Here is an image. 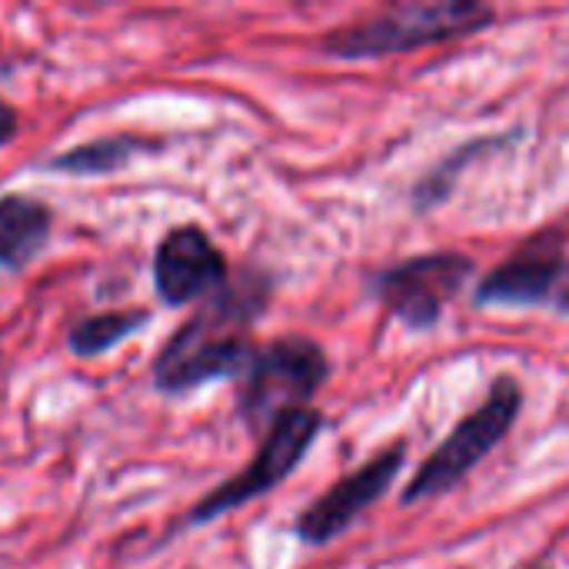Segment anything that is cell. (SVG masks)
I'll use <instances>...</instances> for the list:
<instances>
[{
	"label": "cell",
	"instance_id": "6da1fadb",
	"mask_svg": "<svg viewBox=\"0 0 569 569\" xmlns=\"http://www.w3.org/2000/svg\"><path fill=\"white\" fill-rule=\"evenodd\" d=\"M243 323L247 313L240 310V297H220L167 340L153 363V383L163 393H187L210 380L247 377L257 353L240 337Z\"/></svg>",
	"mask_w": 569,
	"mask_h": 569
},
{
	"label": "cell",
	"instance_id": "7a4b0ae2",
	"mask_svg": "<svg viewBox=\"0 0 569 569\" xmlns=\"http://www.w3.org/2000/svg\"><path fill=\"white\" fill-rule=\"evenodd\" d=\"M487 20H493V10L483 3H407L330 37L327 50L337 57H380L473 33Z\"/></svg>",
	"mask_w": 569,
	"mask_h": 569
},
{
	"label": "cell",
	"instance_id": "3957f363",
	"mask_svg": "<svg viewBox=\"0 0 569 569\" xmlns=\"http://www.w3.org/2000/svg\"><path fill=\"white\" fill-rule=\"evenodd\" d=\"M517 413H520V387L510 377H503L493 383L490 400L473 417H467L443 440V447L420 467V473L413 477V483L403 493V503L437 497V493L450 490L457 480H463L507 437Z\"/></svg>",
	"mask_w": 569,
	"mask_h": 569
},
{
	"label": "cell",
	"instance_id": "277c9868",
	"mask_svg": "<svg viewBox=\"0 0 569 569\" xmlns=\"http://www.w3.org/2000/svg\"><path fill=\"white\" fill-rule=\"evenodd\" d=\"M317 433H320V413H313L307 407L277 417L270 423L267 443L260 447L257 460L240 477H233L230 483H223L217 493H210L207 500H200L193 507V513L187 517V523L193 527V523L217 520L220 513H230V510L243 507L247 500L273 490L280 480H287L297 470V463L303 460V453L310 450V443H313Z\"/></svg>",
	"mask_w": 569,
	"mask_h": 569
},
{
	"label": "cell",
	"instance_id": "5b68a950",
	"mask_svg": "<svg viewBox=\"0 0 569 569\" xmlns=\"http://www.w3.org/2000/svg\"><path fill=\"white\" fill-rule=\"evenodd\" d=\"M323 377H327L323 350L310 340L283 337L253 357L247 370L243 413L253 423L260 420L273 423L277 417L300 410L303 400L323 383Z\"/></svg>",
	"mask_w": 569,
	"mask_h": 569
},
{
	"label": "cell",
	"instance_id": "8992f818",
	"mask_svg": "<svg viewBox=\"0 0 569 569\" xmlns=\"http://www.w3.org/2000/svg\"><path fill=\"white\" fill-rule=\"evenodd\" d=\"M227 280V260L200 227H177L163 237L153 260V283L163 303L180 307L213 293Z\"/></svg>",
	"mask_w": 569,
	"mask_h": 569
},
{
	"label": "cell",
	"instance_id": "52a82bcc",
	"mask_svg": "<svg viewBox=\"0 0 569 569\" xmlns=\"http://www.w3.org/2000/svg\"><path fill=\"white\" fill-rule=\"evenodd\" d=\"M470 273V260L457 253H433L410 260L397 270H390L380 280V293L407 323L427 327L440 317L443 303L463 287Z\"/></svg>",
	"mask_w": 569,
	"mask_h": 569
},
{
	"label": "cell",
	"instance_id": "ba28073f",
	"mask_svg": "<svg viewBox=\"0 0 569 569\" xmlns=\"http://www.w3.org/2000/svg\"><path fill=\"white\" fill-rule=\"evenodd\" d=\"M403 467V450L393 447L383 457H377L373 463H367L363 470L350 473L347 480H340L330 493H323L300 520H297V533L307 543H330L333 537H340L377 497L387 493V487L393 483V477Z\"/></svg>",
	"mask_w": 569,
	"mask_h": 569
},
{
	"label": "cell",
	"instance_id": "9c48e42d",
	"mask_svg": "<svg viewBox=\"0 0 569 569\" xmlns=\"http://www.w3.org/2000/svg\"><path fill=\"white\" fill-rule=\"evenodd\" d=\"M563 267V253L557 240H533L527 250H520L513 260H507L483 287L480 303H530L547 297V290L557 283Z\"/></svg>",
	"mask_w": 569,
	"mask_h": 569
},
{
	"label": "cell",
	"instance_id": "30bf717a",
	"mask_svg": "<svg viewBox=\"0 0 569 569\" xmlns=\"http://www.w3.org/2000/svg\"><path fill=\"white\" fill-rule=\"evenodd\" d=\"M50 227L53 213L40 200L23 193L0 197V267L23 270L33 257L43 253Z\"/></svg>",
	"mask_w": 569,
	"mask_h": 569
},
{
	"label": "cell",
	"instance_id": "8fae6325",
	"mask_svg": "<svg viewBox=\"0 0 569 569\" xmlns=\"http://www.w3.org/2000/svg\"><path fill=\"white\" fill-rule=\"evenodd\" d=\"M143 323H147V310H120V313L87 317L67 333V347L77 357H97V353L117 347L120 340H127L130 333L143 330Z\"/></svg>",
	"mask_w": 569,
	"mask_h": 569
},
{
	"label": "cell",
	"instance_id": "7c38bea8",
	"mask_svg": "<svg viewBox=\"0 0 569 569\" xmlns=\"http://www.w3.org/2000/svg\"><path fill=\"white\" fill-rule=\"evenodd\" d=\"M137 150H143V140L103 137V140H90L83 147H73V150L53 157L50 167L63 170V173H110V170H120L123 163H130V157Z\"/></svg>",
	"mask_w": 569,
	"mask_h": 569
},
{
	"label": "cell",
	"instance_id": "4fadbf2b",
	"mask_svg": "<svg viewBox=\"0 0 569 569\" xmlns=\"http://www.w3.org/2000/svg\"><path fill=\"white\" fill-rule=\"evenodd\" d=\"M17 123H20V120H17V110H13L7 100H0V147L10 143V140L17 137Z\"/></svg>",
	"mask_w": 569,
	"mask_h": 569
},
{
	"label": "cell",
	"instance_id": "5bb4252c",
	"mask_svg": "<svg viewBox=\"0 0 569 569\" xmlns=\"http://www.w3.org/2000/svg\"><path fill=\"white\" fill-rule=\"evenodd\" d=\"M560 307H563V310H569V277L563 280V290H560Z\"/></svg>",
	"mask_w": 569,
	"mask_h": 569
}]
</instances>
